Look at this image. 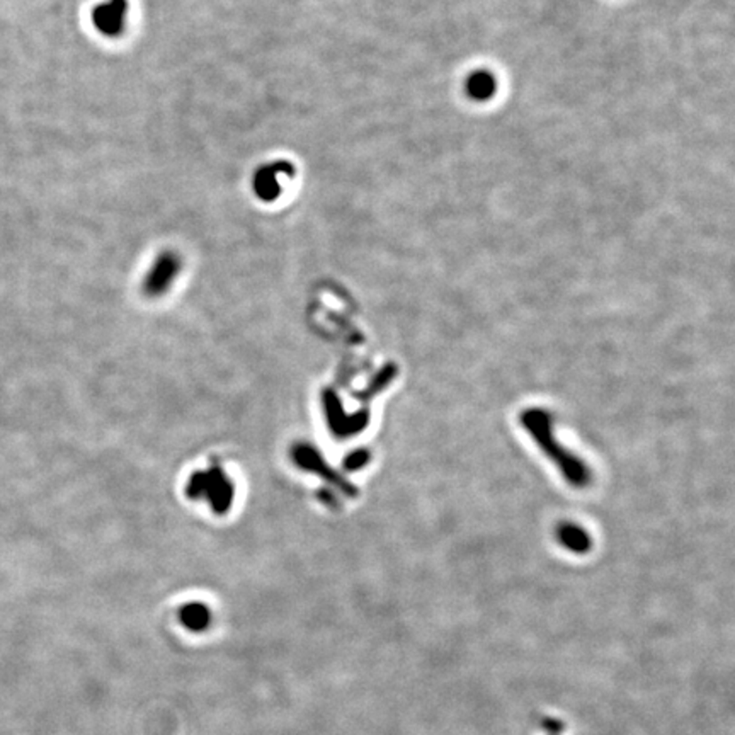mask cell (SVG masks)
<instances>
[{"label":"cell","instance_id":"obj_4","mask_svg":"<svg viewBox=\"0 0 735 735\" xmlns=\"http://www.w3.org/2000/svg\"><path fill=\"white\" fill-rule=\"evenodd\" d=\"M179 270V259L175 257L173 252H166L158 257L157 264H155L152 276L149 278V288L150 290L158 291L166 288V285L174 278L175 272Z\"/></svg>","mask_w":735,"mask_h":735},{"label":"cell","instance_id":"obj_1","mask_svg":"<svg viewBox=\"0 0 735 735\" xmlns=\"http://www.w3.org/2000/svg\"><path fill=\"white\" fill-rule=\"evenodd\" d=\"M128 18V0H106L93 11V24L104 36L115 38L125 31Z\"/></svg>","mask_w":735,"mask_h":735},{"label":"cell","instance_id":"obj_3","mask_svg":"<svg viewBox=\"0 0 735 735\" xmlns=\"http://www.w3.org/2000/svg\"><path fill=\"white\" fill-rule=\"evenodd\" d=\"M499 89V80L490 70H473L464 80V93L475 102H487L494 99Z\"/></svg>","mask_w":735,"mask_h":735},{"label":"cell","instance_id":"obj_2","mask_svg":"<svg viewBox=\"0 0 735 735\" xmlns=\"http://www.w3.org/2000/svg\"><path fill=\"white\" fill-rule=\"evenodd\" d=\"M295 173L293 166L290 162H274V164H266L261 169H257V173L254 175V193L257 198H261L262 201H274L279 193H281V186H279V174L291 175Z\"/></svg>","mask_w":735,"mask_h":735},{"label":"cell","instance_id":"obj_5","mask_svg":"<svg viewBox=\"0 0 735 735\" xmlns=\"http://www.w3.org/2000/svg\"><path fill=\"white\" fill-rule=\"evenodd\" d=\"M182 621L190 630L199 632V630H205L208 626L210 613H208L206 608L194 604V606H190L182 611Z\"/></svg>","mask_w":735,"mask_h":735}]
</instances>
